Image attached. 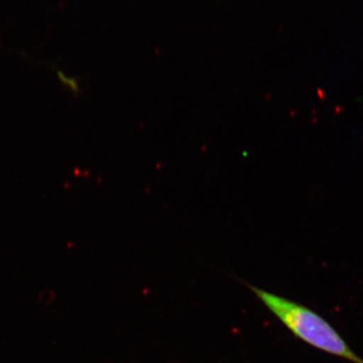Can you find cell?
I'll return each instance as SVG.
<instances>
[{
  "instance_id": "1",
  "label": "cell",
  "mask_w": 363,
  "mask_h": 363,
  "mask_svg": "<svg viewBox=\"0 0 363 363\" xmlns=\"http://www.w3.org/2000/svg\"><path fill=\"white\" fill-rule=\"evenodd\" d=\"M248 289L295 337L328 354L352 363H363V358L351 350L342 336L321 315L300 303L257 286H248Z\"/></svg>"
}]
</instances>
